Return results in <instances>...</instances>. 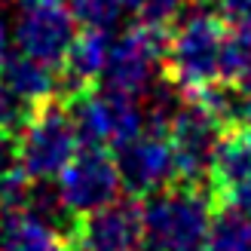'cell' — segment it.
<instances>
[{"label": "cell", "mask_w": 251, "mask_h": 251, "mask_svg": "<svg viewBox=\"0 0 251 251\" xmlns=\"http://www.w3.org/2000/svg\"><path fill=\"white\" fill-rule=\"evenodd\" d=\"M251 245V221L230 202H218L208 221L202 251H245Z\"/></svg>", "instance_id": "cell-13"}, {"label": "cell", "mask_w": 251, "mask_h": 251, "mask_svg": "<svg viewBox=\"0 0 251 251\" xmlns=\"http://www.w3.org/2000/svg\"><path fill=\"white\" fill-rule=\"evenodd\" d=\"M9 34L25 55L58 68L77 37V19L68 0H16Z\"/></svg>", "instance_id": "cell-6"}, {"label": "cell", "mask_w": 251, "mask_h": 251, "mask_svg": "<svg viewBox=\"0 0 251 251\" xmlns=\"http://www.w3.org/2000/svg\"><path fill=\"white\" fill-rule=\"evenodd\" d=\"M19 166V135L0 129V178Z\"/></svg>", "instance_id": "cell-18"}, {"label": "cell", "mask_w": 251, "mask_h": 251, "mask_svg": "<svg viewBox=\"0 0 251 251\" xmlns=\"http://www.w3.org/2000/svg\"><path fill=\"white\" fill-rule=\"evenodd\" d=\"M218 9L224 22L233 25V28L251 25V0H218Z\"/></svg>", "instance_id": "cell-17"}, {"label": "cell", "mask_w": 251, "mask_h": 251, "mask_svg": "<svg viewBox=\"0 0 251 251\" xmlns=\"http://www.w3.org/2000/svg\"><path fill=\"white\" fill-rule=\"evenodd\" d=\"M218 202H230L233 208H239L242 215L251 221V175H248V178H242L239 184L227 187V190L218 196Z\"/></svg>", "instance_id": "cell-16"}, {"label": "cell", "mask_w": 251, "mask_h": 251, "mask_svg": "<svg viewBox=\"0 0 251 251\" xmlns=\"http://www.w3.org/2000/svg\"><path fill=\"white\" fill-rule=\"evenodd\" d=\"M0 215H3V208H0Z\"/></svg>", "instance_id": "cell-21"}, {"label": "cell", "mask_w": 251, "mask_h": 251, "mask_svg": "<svg viewBox=\"0 0 251 251\" xmlns=\"http://www.w3.org/2000/svg\"><path fill=\"white\" fill-rule=\"evenodd\" d=\"M0 251H71L68 236L31 208L0 215Z\"/></svg>", "instance_id": "cell-11"}, {"label": "cell", "mask_w": 251, "mask_h": 251, "mask_svg": "<svg viewBox=\"0 0 251 251\" xmlns=\"http://www.w3.org/2000/svg\"><path fill=\"white\" fill-rule=\"evenodd\" d=\"M166 43H169V28L138 22L117 43H110L104 71H101V83L107 89L141 98L162 77Z\"/></svg>", "instance_id": "cell-5"}, {"label": "cell", "mask_w": 251, "mask_h": 251, "mask_svg": "<svg viewBox=\"0 0 251 251\" xmlns=\"http://www.w3.org/2000/svg\"><path fill=\"white\" fill-rule=\"evenodd\" d=\"M215 196L208 187L172 184L141 202V248L138 251H202Z\"/></svg>", "instance_id": "cell-1"}, {"label": "cell", "mask_w": 251, "mask_h": 251, "mask_svg": "<svg viewBox=\"0 0 251 251\" xmlns=\"http://www.w3.org/2000/svg\"><path fill=\"white\" fill-rule=\"evenodd\" d=\"M71 251H138L141 248V202L135 196L114 199L77 215L68 227Z\"/></svg>", "instance_id": "cell-9"}, {"label": "cell", "mask_w": 251, "mask_h": 251, "mask_svg": "<svg viewBox=\"0 0 251 251\" xmlns=\"http://www.w3.org/2000/svg\"><path fill=\"white\" fill-rule=\"evenodd\" d=\"M114 159L123 190H129L132 196H150L162 187L178 184V162L166 132L144 129L129 144L114 150Z\"/></svg>", "instance_id": "cell-10"}, {"label": "cell", "mask_w": 251, "mask_h": 251, "mask_svg": "<svg viewBox=\"0 0 251 251\" xmlns=\"http://www.w3.org/2000/svg\"><path fill=\"white\" fill-rule=\"evenodd\" d=\"M68 110L83 147H104L114 153L144 132V110L138 98L107 86L83 89L68 101Z\"/></svg>", "instance_id": "cell-4"}, {"label": "cell", "mask_w": 251, "mask_h": 251, "mask_svg": "<svg viewBox=\"0 0 251 251\" xmlns=\"http://www.w3.org/2000/svg\"><path fill=\"white\" fill-rule=\"evenodd\" d=\"M0 80H3L22 101H28L31 107L46 101V98L58 95V68L37 61L31 55H6L0 65Z\"/></svg>", "instance_id": "cell-12"}, {"label": "cell", "mask_w": 251, "mask_h": 251, "mask_svg": "<svg viewBox=\"0 0 251 251\" xmlns=\"http://www.w3.org/2000/svg\"><path fill=\"white\" fill-rule=\"evenodd\" d=\"M31 117V104L22 101V98L9 89V86L0 80V129H6L12 135L22 132V126Z\"/></svg>", "instance_id": "cell-15"}, {"label": "cell", "mask_w": 251, "mask_h": 251, "mask_svg": "<svg viewBox=\"0 0 251 251\" xmlns=\"http://www.w3.org/2000/svg\"><path fill=\"white\" fill-rule=\"evenodd\" d=\"M9 40H12L9 25H6V19H3V12H0V65H3V58L9 55Z\"/></svg>", "instance_id": "cell-19"}, {"label": "cell", "mask_w": 251, "mask_h": 251, "mask_svg": "<svg viewBox=\"0 0 251 251\" xmlns=\"http://www.w3.org/2000/svg\"><path fill=\"white\" fill-rule=\"evenodd\" d=\"M55 190L74 218L114 202L123 190L114 153L104 147H77V153L55 175Z\"/></svg>", "instance_id": "cell-7"}, {"label": "cell", "mask_w": 251, "mask_h": 251, "mask_svg": "<svg viewBox=\"0 0 251 251\" xmlns=\"http://www.w3.org/2000/svg\"><path fill=\"white\" fill-rule=\"evenodd\" d=\"M77 147L80 141L68 101L52 95L31 107V117L19 132V169L31 181H52Z\"/></svg>", "instance_id": "cell-3"}, {"label": "cell", "mask_w": 251, "mask_h": 251, "mask_svg": "<svg viewBox=\"0 0 251 251\" xmlns=\"http://www.w3.org/2000/svg\"><path fill=\"white\" fill-rule=\"evenodd\" d=\"M224 126L208 114L202 104L193 98H184L178 107L172 126H169V144L175 150V162H178V181L181 184H196L208 187L211 175V156L221 141Z\"/></svg>", "instance_id": "cell-8"}, {"label": "cell", "mask_w": 251, "mask_h": 251, "mask_svg": "<svg viewBox=\"0 0 251 251\" xmlns=\"http://www.w3.org/2000/svg\"><path fill=\"white\" fill-rule=\"evenodd\" d=\"M245 251H251V245H248V248H245Z\"/></svg>", "instance_id": "cell-20"}, {"label": "cell", "mask_w": 251, "mask_h": 251, "mask_svg": "<svg viewBox=\"0 0 251 251\" xmlns=\"http://www.w3.org/2000/svg\"><path fill=\"white\" fill-rule=\"evenodd\" d=\"M190 0H132L129 12H135L138 22L144 25H159V28H169V25L178 22V16L187 9Z\"/></svg>", "instance_id": "cell-14"}, {"label": "cell", "mask_w": 251, "mask_h": 251, "mask_svg": "<svg viewBox=\"0 0 251 251\" xmlns=\"http://www.w3.org/2000/svg\"><path fill=\"white\" fill-rule=\"evenodd\" d=\"M178 19L181 22H175V28L169 31L162 74L184 95H190L221 77V55L230 25L221 12H208L202 6L181 12Z\"/></svg>", "instance_id": "cell-2"}]
</instances>
